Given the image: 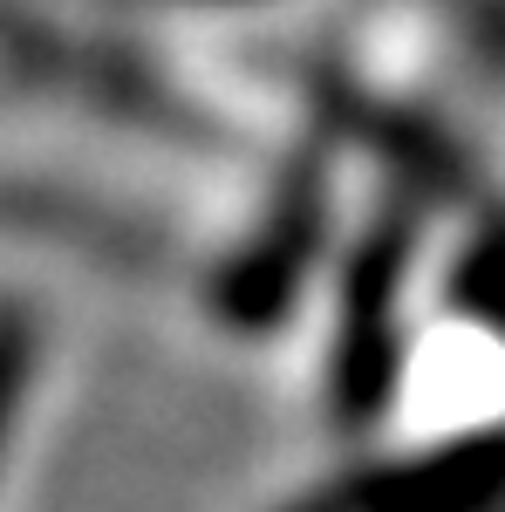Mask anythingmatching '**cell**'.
<instances>
[{"mask_svg":"<svg viewBox=\"0 0 505 512\" xmlns=\"http://www.w3.org/2000/svg\"><path fill=\"white\" fill-rule=\"evenodd\" d=\"M505 506V424L471 431L444 451L389 458L308 492L287 512H492Z\"/></svg>","mask_w":505,"mask_h":512,"instance_id":"6da1fadb","label":"cell"},{"mask_svg":"<svg viewBox=\"0 0 505 512\" xmlns=\"http://www.w3.org/2000/svg\"><path fill=\"white\" fill-rule=\"evenodd\" d=\"M403 260H410V226L383 219L362 239L342 287V342H335V410L342 424H376L396 390V294H403Z\"/></svg>","mask_w":505,"mask_h":512,"instance_id":"7a4b0ae2","label":"cell"},{"mask_svg":"<svg viewBox=\"0 0 505 512\" xmlns=\"http://www.w3.org/2000/svg\"><path fill=\"white\" fill-rule=\"evenodd\" d=\"M321 226H328V185L314 178L308 164H294V178L280 185V198H273L260 239H253L233 267H226V280H219V308H226L239 328L273 321L287 301H294L301 274L314 267Z\"/></svg>","mask_w":505,"mask_h":512,"instance_id":"3957f363","label":"cell"},{"mask_svg":"<svg viewBox=\"0 0 505 512\" xmlns=\"http://www.w3.org/2000/svg\"><path fill=\"white\" fill-rule=\"evenodd\" d=\"M28 362H35V321L0 301V451H7V431H14V417H21Z\"/></svg>","mask_w":505,"mask_h":512,"instance_id":"277c9868","label":"cell"}]
</instances>
